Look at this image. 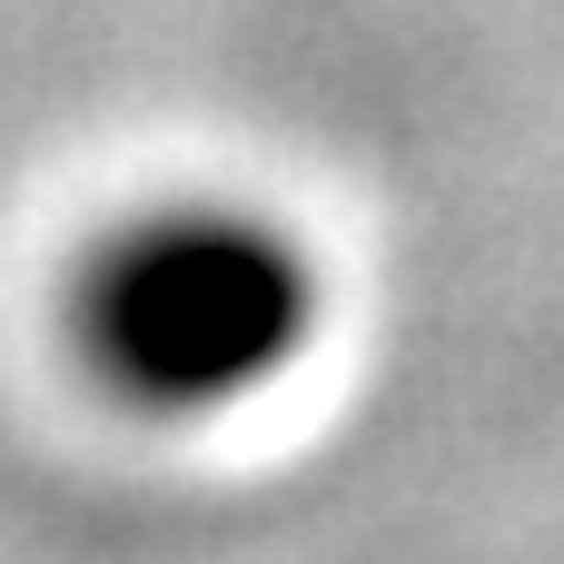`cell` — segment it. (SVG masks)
I'll return each mask as SVG.
<instances>
[{
  "mask_svg": "<svg viewBox=\"0 0 564 564\" xmlns=\"http://www.w3.org/2000/svg\"><path fill=\"white\" fill-rule=\"evenodd\" d=\"M79 377L149 426L258 406L327 337V258L297 218L228 188H169L89 228L59 288Z\"/></svg>",
  "mask_w": 564,
  "mask_h": 564,
  "instance_id": "6da1fadb",
  "label": "cell"
}]
</instances>
